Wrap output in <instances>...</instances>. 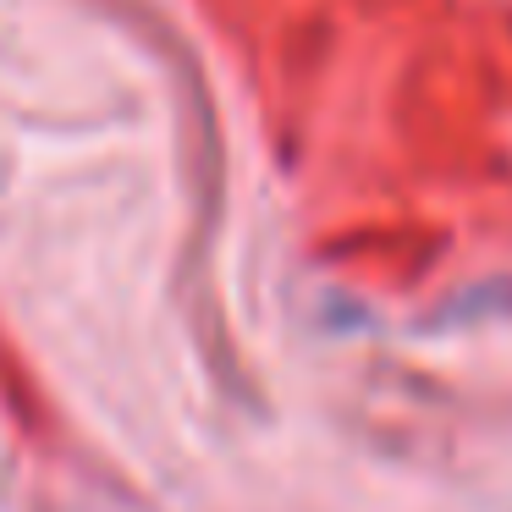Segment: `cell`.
I'll return each instance as SVG.
<instances>
[]
</instances>
